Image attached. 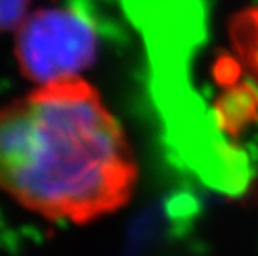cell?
<instances>
[{
	"label": "cell",
	"instance_id": "cell-1",
	"mask_svg": "<svg viewBox=\"0 0 258 256\" xmlns=\"http://www.w3.org/2000/svg\"><path fill=\"white\" fill-rule=\"evenodd\" d=\"M137 178L122 125L82 77L0 107V192L32 213L87 225L127 205Z\"/></svg>",
	"mask_w": 258,
	"mask_h": 256
},
{
	"label": "cell",
	"instance_id": "cell-2",
	"mask_svg": "<svg viewBox=\"0 0 258 256\" xmlns=\"http://www.w3.org/2000/svg\"><path fill=\"white\" fill-rule=\"evenodd\" d=\"M97 32L77 7L30 12L15 30L14 53L22 75L35 85L82 77L97 57Z\"/></svg>",
	"mask_w": 258,
	"mask_h": 256
},
{
	"label": "cell",
	"instance_id": "cell-3",
	"mask_svg": "<svg viewBox=\"0 0 258 256\" xmlns=\"http://www.w3.org/2000/svg\"><path fill=\"white\" fill-rule=\"evenodd\" d=\"M232 37L243 63L258 78V7L238 15L232 27Z\"/></svg>",
	"mask_w": 258,
	"mask_h": 256
},
{
	"label": "cell",
	"instance_id": "cell-4",
	"mask_svg": "<svg viewBox=\"0 0 258 256\" xmlns=\"http://www.w3.org/2000/svg\"><path fill=\"white\" fill-rule=\"evenodd\" d=\"M30 0H0V32L17 30L29 15Z\"/></svg>",
	"mask_w": 258,
	"mask_h": 256
}]
</instances>
